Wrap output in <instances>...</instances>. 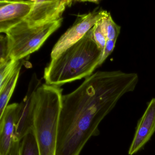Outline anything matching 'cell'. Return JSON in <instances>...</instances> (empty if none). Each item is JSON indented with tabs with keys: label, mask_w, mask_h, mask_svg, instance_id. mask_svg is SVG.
Here are the masks:
<instances>
[{
	"label": "cell",
	"mask_w": 155,
	"mask_h": 155,
	"mask_svg": "<svg viewBox=\"0 0 155 155\" xmlns=\"http://www.w3.org/2000/svg\"><path fill=\"white\" fill-rule=\"evenodd\" d=\"M136 73L98 71L69 94L63 95L60 113L56 155H79L120 99L135 90Z\"/></svg>",
	"instance_id": "cell-1"
},
{
	"label": "cell",
	"mask_w": 155,
	"mask_h": 155,
	"mask_svg": "<svg viewBox=\"0 0 155 155\" xmlns=\"http://www.w3.org/2000/svg\"><path fill=\"white\" fill-rule=\"evenodd\" d=\"M101 51L93 39L91 29L80 40L51 59L44 70L46 84L61 87L91 76L99 67Z\"/></svg>",
	"instance_id": "cell-2"
},
{
	"label": "cell",
	"mask_w": 155,
	"mask_h": 155,
	"mask_svg": "<svg viewBox=\"0 0 155 155\" xmlns=\"http://www.w3.org/2000/svg\"><path fill=\"white\" fill-rule=\"evenodd\" d=\"M62 91L45 84L35 91L33 130L40 155H56Z\"/></svg>",
	"instance_id": "cell-3"
},
{
	"label": "cell",
	"mask_w": 155,
	"mask_h": 155,
	"mask_svg": "<svg viewBox=\"0 0 155 155\" xmlns=\"http://www.w3.org/2000/svg\"><path fill=\"white\" fill-rule=\"evenodd\" d=\"M63 18L41 26H30L20 23L6 32L11 59L20 61L38 51L48 38L61 26Z\"/></svg>",
	"instance_id": "cell-4"
},
{
	"label": "cell",
	"mask_w": 155,
	"mask_h": 155,
	"mask_svg": "<svg viewBox=\"0 0 155 155\" xmlns=\"http://www.w3.org/2000/svg\"><path fill=\"white\" fill-rule=\"evenodd\" d=\"M108 13L107 11L96 9L87 14L79 15L73 26L61 36L53 47L51 54V58H57L80 40L98 21Z\"/></svg>",
	"instance_id": "cell-5"
},
{
	"label": "cell",
	"mask_w": 155,
	"mask_h": 155,
	"mask_svg": "<svg viewBox=\"0 0 155 155\" xmlns=\"http://www.w3.org/2000/svg\"><path fill=\"white\" fill-rule=\"evenodd\" d=\"M29 14L24 20L30 26H41L57 21L62 18L67 7H70L72 1H33Z\"/></svg>",
	"instance_id": "cell-6"
},
{
	"label": "cell",
	"mask_w": 155,
	"mask_h": 155,
	"mask_svg": "<svg viewBox=\"0 0 155 155\" xmlns=\"http://www.w3.org/2000/svg\"><path fill=\"white\" fill-rule=\"evenodd\" d=\"M18 103L7 106L0 116V155H18L20 143L16 137V116Z\"/></svg>",
	"instance_id": "cell-7"
},
{
	"label": "cell",
	"mask_w": 155,
	"mask_h": 155,
	"mask_svg": "<svg viewBox=\"0 0 155 155\" xmlns=\"http://www.w3.org/2000/svg\"><path fill=\"white\" fill-rule=\"evenodd\" d=\"M40 86L36 74L32 76L28 92L23 100L18 103L16 116V137L20 142L24 136L33 129L35 106V91Z\"/></svg>",
	"instance_id": "cell-8"
},
{
	"label": "cell",
	"mask_w": 155,
	"mask_h": 155,
	"mask_svg": "<svg viewBox=\"0 0 155 155\" xmlns=\"http://www.w3.org/2000/svg\"><path fill=\"white\" fill-rule=\"evenodd\" d=\"M32 1H0V32L5 33L24 20L33 6Z\"/></svg>",
	"instance_id": "cell-9"
},
{
	"label": "cell",
	"mask_w": 155,
	"mask_h": 155,
	"mask_svg": "<svg viewBox=\"0 0 155 155\" xmlns=\"http://www.w3.org/2000/svg\"><path fill=\"white\" fill-rule=\"evenodd\" d=\"M155 132V98H153L138 122L134 138L129 149V155H134L141 149Z\"/></svg>",
	"instance_id": "cell-10"
},
{
	"label": "cell",
	"mask_w": 155,
	"mask_h": 155,
	"mask_svg": "<svg viewBox=\"0 0 155 155\" xmlns=\"http://www.w3.org/2000/svg\"><path fill=\"white\" fill-rule=\"evenodd\" d=\"M21 66L20 61L13 59L0 66V91L5 87L17 71L21 69Z\"/></svg>",
	"instance_id": "cell-11"
},
{
	"label": "cell",
	"mask_w": 155,
	"mask_h": 155,
	"mask_svg": "<svg viewBox=\"0 0 155 155\" xmlns=\"http://www.w3.org/2000/svg\"><path fill=\"white\" fill-rule=\"evenodd\" d=\"M18 155H40L33 129L31 130L21 141Z\"/></svg>",
	"instance_id": "cell-12"
},
{
	"label": "cell",
	"mask_w": 155,
	"mask_h": 155,
	"mask_svg": "<svg viewBox=\"0 0 155 155\" xmlns=\"http://www.w3.org/2000/svg\"><path fill=\"white\" fill-rule=\"evenodd\" d=\"M21 69H20L17 71L5 87L0 91V116L2 115L5 109L8 105V103L18 82Z\"/></svg>",
	"instance_id": "cell-13"
},
{
	"label": "cell",
	"mask_w": 155,
	"mask_h": 155,
	"mask_svg": "<svg viewBox=\"0 0 155 155\" xmlns=\"http://www.w3.org/2000/svg\"><path fill=\"white\" fill-rule=\"evenodd\" d=\"M101 22L107 40L117 41L120 33V27L113 21L110 12L102 19Z\"/></svg>",
	"instance_id": "cell-14"
},
{
	"label": "cell",
	"mask_w": 155,
	"mask_h": 155,
	"mask_svg": "<svg viewBox=\"0 0 155 155\" xmlns=\"http://www.w3.org/2000/svg\"><path fill=\"white\" fill-rule=\"evenodd\" d=\"M101 20L91 28L93 39L99 49L102 51L107 42V38L102 26Z\"/></svg>",
	"instance_id": "cell-15"
},
{
	"label": "cell",
	"mask_w": 155,
	"mask_h": 155,
	"mask_svg": "<svg viewBox=\"0 0 155 155\" xmlns=\"http://www.w3.org/2000/svg\"><path fill=\"white\" fill-rule=\"evenodd\" d=\"M0 66L8 62L11 59L9 52L8 43L7 36L0 37Z\"/></svg>",
	"instance_id": "cell-16"
},
{
	"label": "cell",
	"mask_w": 155,
	"mask_h": 155,
	"mask_svg": "<svg viewBox=\"0 0 155 155\" xmlns=\"http://www.w3.org/2000/svg\"><path fill=\"white\" fill-rule=\"evenodd\" d=\"M116 40H107L104 49L101 51V56L100 60L99 67L100 66L107 58L111 54L115 48Z\"/></svg>",
	"instance_id": "cell-17"
}]
</instances>
